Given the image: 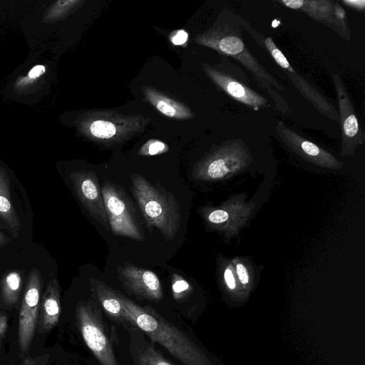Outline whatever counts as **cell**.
Listing matches in <instances>:
<instances>
[{
	"mask_svg": "<svg viewBox=\"0 0 365 365\" xmlns=\"http://www.w3.org/2000/svg\"><path fill=\"white\" fill-rule=\"evenodd\" d=\"M250 23L233 10L225 8L213 26L200 35L198 43L231 57L241 63L254 76L257 83L269 91L277 101L279 96L274 88L282 91V86L257 60L247 48L242 38V31Z\"/></svg>",
	"mask_w": 365,
	"mask_h": 365,
	"instance_id": "6da1fadb",
	"label": "cell"
},
{
	"mask_svg": "<svg viewBox=\"0 0 365 365\" xmlns=\"http://www.w3.org/2000/svg\"><path fill=\"white\" fill-rule=\"evenodd\" d=\"M80 2L79 1H57L47 9L44 20L47 22H53L61 19Z\"/></svg>",
	"mask_w": 365,
	"mask_h": 365,
	"instance_id": "44dd1931",
	"label": "cell"
},
{
	"mask_svg": "<svg viewBox=\"0 0 365 365\" xmlns=\"http://www.w3.org/2000/svg\"><path fill=\"white\" fill-rule=\"evenodd\" d=\"M0 219L14 237L20 230V220L13 205L10 182L6 172L0 167Z\"/></svg>",
	"mask_w": 365,
	"mask_h": 365,
	"instance_id": "2e32d148",
	"label": "cell"
},
{
	"mask_svg": "<svg viewBox=\"0 0 365 365\" xmlns=\"http://www.w3.org/2000/svg\"><path fill=\"white\" fill-rule=\"evenodd\" d=\"M76 315L82 337L99 363L118 365L99 309L91 302H82L76 307Z\"/></svg>",
	"mask_w": 365,
	"mask_h": 365,
	"instance_id": "52a82bcc",
	"label": "cell"
},
{
	"mask_svg": "<svg viewBox=\"0 0 365 365\" xmlns=\"http://www.w3.org/2000/svg\"><path fill=\"white\" fill-rule=\"evenodd\" d=\"M346 6L356 9L358 11H364L365 9V1L364 0H343L341 1Z\"/></svg>",
	"mask_w": 365,
	"mask_h": 365,
	"instance_id": "f546056e",
	"label": "cell"
},
{
	"mask_svg": "<svg viewBox=\"0 0 365 365\" xmlns=\"http://www.w3.org/2000/svg\"><path fill=\"white\" fill-rule=\"evenodd\" d=\"M168 149V145L163 142L150 140L141 147L138 153L141 155H154L167 152Z\"/></svg>",
	"mask_w": 365,
	"mask_h": 365,
	"instance_id": "cb8c5ba5",
	"label": "cell"
},
{
	"mask_svg": "<svg viewBox=\"0 0 365 365\" xmlns=\"http://www.w3.org/2000/svg\"><path fill=\"white\" fill-rule=\"evenodd\" d=\"M236 273L237 274L240 282L246 284L249 282L250 277L247 268L242 263H237L236 264Z\"/></svg>",
	"mask_w": 365,
	"mask_h": 365,
	"instance_id": "83f0119b",
	"label": "cell"
},
{
	"mask_svg": "<svg viewBox=\"0 0 365 365\" xmlns=\"http://www.w3.org/2000/svg\"><path fill=\"white\" fill-rule=\"evenodd\" d=\"M299 10L314 20L325 24L344 40L350 41L351 33L345 11L337 1L302 0V5Z\"/></svg>",
	"mask_w": 365,
	"mask_h": 365,
	"instance_id": "5bb4252c",
	"label": "cell"
},
{
	"mask_svg": "<svg viewBox=\"0 0 365 365\" xmlns=\"http://www.w3.org/2000/svg\"><path fill=\"white\" fill-rule=\"evenodd\" d=\"M144 93L146 99L161 113L168 117L187 119L193 116V113L187 107L153 88H146Z\"/></svg>",
	"mask_w": 365,
	"mask_h": 365,
	"instance_id": "ac0fdd59",
	"label": "cell"
},
{
	"mask_svg": "<svg viewBox=\"0 0 365 365\" xmlns=\"http://www.w3.org/2000/svg\"><path fill=\"white\" fill-rule=\"evenodd\" d=\"M205 214L207 221L215 226L224 224L229 220L230 217L229 212L223 209H215Z\"/></svg>",
	"mask_w": 365,
	"mask_h": 365,
	"instance_id": "484cf974",
	"label": "cell"
},
{
	"mask_svg": "<svg viewBox=\"0 0 365 365\" xmlns=\"http://www.w3.org/2000/svg\"><path fill=\"white\" fill-rule=\"evenodd\" d=\"M7 329V317L0 313V342Z\"/></svg>",
	"mask_w": 365,
	"mask_h": 365,
	"instance_id": "4dcf8cb0",
	"label": "cell"
},
{
	"mask_svg": "<svg viewBox=\"0 0 365 365\" xmlns=\"http://www.w3.org/2000/svg\"><path fill=\"white\" fill-rule=\"evenodd\" d=\"M141 356L148 365H173L152 346H147Z\"/></svg>",
	"mask_w": 365,
	"mask_h": 365,
	"instance_id": "d4e9b609",
	"label": "cell"
},
{
	"mask_svg": "<svg viewBox=\"0 0 365 365\" xmlns=\"http://www.w3.org/2000/svg\"><path fill=\"white\" fill-rule=\"evenodd\" d=\"M204 71L220 88L238 102L256 110L269 105L267 99L251 87L244 71L226 56H222L219 66L205 65Z\"/></svg>",
	"mask_w": 365,
	"mask_h": 365,
	"instance_id": "5b68a950",
	"label": "cell"
},
{
	"mask_svg": "<svg viewBox=\"0 0 365 365\" xmlns=\"http://www.w3.org/2000/svg\"><path fill=\"white\" fill-rule=\"evenodd\" d=\"M252 37L269 52L276 63L281 67L297 90L318 111L327 118L339 123V115L337 110L309 81L297 73L271 37H265L258 31H255Z\"/></svg>",
	"mask_w": 365,
	"mask_h": 365,
	"instance_id": "ba28073f",
	"label": "cell"
},
{
	"mask_svg": "<svg viewBox=\"0 0 365 365\" xmlns=\"http://www.w3.org/2000/svg\"><path fill=\"white\" fill-rule=\"evenodd\" d=\"M118 274L123 287L135 295L155 302L163 299L161 282L153 271L126 262L118 267Z\"/></svg>",
	"mask_w": 365,
	"mask_h": 365,
	"instance_id": "7c38bea8",
	"label": "cell"
},
{
	"mask_svg": "<svg viewBox=\"0 0 365 365\" xmlns=\"http://www.w3.org/2000/svg\"><path fill=\"white\" fill-rule=\"evenodd\" d=\"M101 190L110 230L115 235L143 241V230L125 191L109 181L103 182Z\"/></svg>",
	"mask_w": 365,
	"mask_h": 365,
	"instance_id": "8992f818",
	"label": "cell"
},
{
	"mask_svg": "<svg viewBox=\"0 0 365 365\" xmlns=\"http://www.w3.org/2000/svg\"><path fill=\"white\" fill-rule=\"evenodd\" d=\"M32 364L30 359H26L20 365H32Z\"/></svg>",
	"mask_w": 365,
	"mask_h": 365,
	"instance_id": "836d02e7",
	"label": "cell"
},
{
	"mask_svg": "<svg viewBox=\"0 0 365 365\" xmlns=\"http://www.w3.org/2000/svg\"><path fill=\"white\" fill-rule=\"evenodd\" d=\"M137 365H148V364L145 361V359L140 355L139 359L138 360Z\"/></svg>",
	"mask_w": 365,
	"mask_h": 365,
	"instance_id": "d6a6232c",
	"label": "cell"
},
{
	"mask_svg": "<svg viewBox=\"0 0 365 365\" xmlns=\"http://www.w3.org/2000/svg\"><path fill=\"white\" fill-rule=\"evenodd\" d=\"M132 192L150 232L156 227L167 240H173L180 226V205L175 196L143 176L133 173Z\"/></svg>",
	"mask_w": 365,
	"mask_h": 365,
	"instance_id": "3957f363",
	"label": "cell"
},
{
	"mask_svg": "<svg viewBox=\"0 0 365 365\" xmlns=\"http://www.w3.org/2000/svg\"><path fill=\"white\" fill-rule=\"evenodd\" d=\"M39 311L40 331L46 332L53 329L57 324L61 312L60 287L56 277L51 278L47 284Z\"/></svg>",
	"mask_w": 365,
	"mask_h": 365,
	"instance_id": "9a60e30c",
	"label": "cell"
},
{
	"mask_svg": "<svg viewBox=\"0 0 365 365\" xmlns=\"http://www.w3.org/2000/svg\"><path fill=\"white\" fill-rule=\"evenodd\" d=\"M224 279L227 286L231 289H235L236 281L232 270L230 267H227L224 272Z\"/></svg>",
	"mask_w": 365,
	"mask_h": 365,
	"instance_id": "f1b7e54d",
	"label": "cell"
},
{
	"mask_svg": "<svg viewBox=\"0 0 365 365\" xmlns=\"http://www.w3.org/2000/svg\"><path fill=\"white\" fill-rule=\"evenodd\" d=\"M22 287V274L19 270H11L1 279V291L4 303L9 306L16 304L19 299Z\"/></svg>",
	"mask_w": 365,
	"mask_h": 365,
	"instance_id": "d6986e66",
	"label": "cell"
},
{
	"mask_svg": "<svg viewBox=\"0 0 365 365\" xmlns=\"http://www.w3.org/2000/svg\"><path fill=\"white\" fill-rule=\"evenodd\" d=\"M44 65L37 64L33 66L26 76L16 79L14 88L16 92L24 91L33 86L46 73Z\"/></svg>",
	"mask_w": 365,
	"mask_h": 365,
	"instance_id": "ffe728a7",
	"label": "cell"
},
{
	"mask_svg": "<svg viewBox=\"0 0 365 365\" xmlns=\"http://www.w3.org/2000/svg\"><path fill=\"white\" fill-rule=\"evenodd\" d=\"M90 284L92 291L107 314L118 321L128 323L123 304L117 292L102 282L94 279H90Z\"/></svg>",
	"mask_w": 365,
	"mask_h": 365,
	"instance_id": "e0dca14e",
	"label": "cell"
},
{
	"mask_svg": "<svg viewBox=\"0 0 365 365\" xmlns=\"http://www.w3.org/2000/svg\"><path fill=\"white\" fill-rule=\"evenodd\" d=\"M188 35L184 30L173 32L170 36L171 42L177 46L182 45L187 41Z\"/></svg>",
	"mask_w": 365,
	"mask_h": 365,
	"instance_id": "4316f807",
	"label": "cell"
},
{
	"mask_svg": "<svg viewBox=\"0 0 365 365\" xmlns=\"http://www.w3.org/2000/svg\"><path fill=\"white\" fill-rule=\"evenodd\" d=\"M91 133L97 138L110 139L115 135V125L108 120H97L93 121L89 128Z\"/></svg>",
	"mask_w": 365,
	"mask_h": 365,
	"instance_id": "7402d4cb",
	"label": "cell"
},
{
	"mask_svg": "<svg viewBox=\"0 0 365 365\" xmlns=\"http://www.w3.org/2000/svg\"><path fill=\"white\" fill-rule=\"evenodd\" d=\"M191 290L189 283L178 274H173L172 277V291L173 297L180 300L184 299Z\"/></svg>",
	"mask_w": 365,
	"mask_h": 365,
	"instance_id": "603a6c76",
	"label": "cell"
},
{
	"mask_svg": "<svg viewBox=\"0 0 365 365\" xmlns=\"http://www.w3.org/2000/svg\"><path fill=\"white\" fill-rule=\"evenodd\" d=\"M252 156L245 143L240 138L217 145L193 168L192 176L198 180L220 179L231 171L244 168Z\"/></svg>",
	"mask_w": 365,
	"mask_h": 365,
	"instance_id": "277c9868",
	"label": "cell"
},
{
	"mask_svg": "<svg viewBox=\"0 0 365 365\" xmlns=\"http://www.w3.org/2000/svg\"><path fill=\"white\" fill-rule=\"evenodd\" d=\"M68 177L81 204L93 219L109 231L102 190L96 173L90 170L73 171Z\"/></svg>",
	"mask_w": 365,
	"mask_h": 365,
	"instance_id": "8fae6325",
	"label": "cell"
},
{
	"mask_svg": "<svg viewBox=\"0 0 365 365\" xmlns=\"http://www.w3.org/2000/svg\"><path fill=\"white\" fill-rule=\"evenodd\" d=\"M332 77L339 104L341 152L343 155H353L356 147L364 143L365 133L358 121L352 102L340 76L334 73Z\"/></svg>",
	"mask_w": 365,
	"mask_h": 365,
	"instance_id": "30bf717a",
	"label": "cell"
},
{
	"mask_svg": "<svg viewBox=\"0 0 365 365\" xmlns=\"http://www.w3.org/2000/svg\"><path fill=\"white\" fill-rule=\"evenodd\" d=\"M275 132L281 140L293 152L306 160L322 167L339 168L341 163L331 154L314 143L306 140L279 121Z\"/></svg>",
	"mask_w": 365,
	"mask_h": 365,
	"instance_id": "4fadbf2b",
	"label": "cell"
},
{
	"mask_svg": "<svg viewBox=\"0 0 365 365\" xmlns=\"http://www.w3.org/2000/svg\"><path fill=\"white\" fill-rule=\"evenodd\" d=\"M9 239L0 230V247L6 245Z\"/></svg>",
	"mask_w": 365,
	"mask_h": 365,
	"instance_id": "1f68e13d",
	"label": "cell"
},
{
	"mask_svg": "<svg viewBox=\"0 0 365 365\" xmlns=\"http://www.w3.org/2000/svg\"><path fill=\"white\" fill-rule=\"evenodd\" d=\"M42 279L40 271L33 267L26 286L19 317L18 341L24 354L30 347L35 334L40 309Z\"/></svg>",
	"mask_w": 365,
	"mask_h": 365,
	"instance_id": "9c48e42d",
	"label": "cell"
},
{
	"mask_svg": "<svg viewBox=\"0 0 365 365\" xmlns=\"http://www.w3.org/2000/svg\"><path fill=\"white\" fill-rule=\"evenodd\" d=\"M117 294L123 304L128 323L140 329L184 365L203 364L202 354L187 336L150 307H140L125 296Z\"/></svg>",
	"mask_w": 365,
	"mask_h": 365,
	"instance_id": "7a4b0ae2",
	"label": "cell"
}]
</instances>
